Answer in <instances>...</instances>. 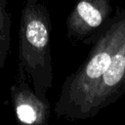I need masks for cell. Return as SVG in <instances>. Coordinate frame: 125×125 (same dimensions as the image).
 Here are the masks:
<instances>
[{
  "mask_svg": "<svg viewBox=\"0 0 125 125\" xmlns=\"http://www.w3.org/2000/svg\"><path fill=\"white\" fill-rule=\"evenodd\" d=\"M125 39V7L119 9L93 41V46L75 71L62 83L55 104L58 119L79 121L94 89L108 69L112 58Z\"/></svg>",
  "mask_w": 125,
  "mask_h": 125,
  "instance_id": "1",
  "label": "cell"
},
{
  "mask_svg": "<svg viewBox=\"0 0 125 125\" xmlns=\"http://www.w3.org/2000/svg\"><path fill=\"white\" fill-rule=\"evenodd\" d=\"M51 30V16L45 3L25 0L20 20L18 71L26 76L35 94L44 100H48L54 78Z\"/></svg>",
  "mask_w": 125,
  "mask_h": 125,
  "instance_id": "2",
  "label": "cell"
},
{
  "mask_svg": "<svg viewBox=\"0 0 125 125\" xmlns=\"http://www.w3.org/2000/svg\"><path fill=\"white\" fill-rule=\"evenodd\" d=\"M112 0H77L65 20L66 36L72 43L90 44L110 20Z\"/></svg>",
  "mask_w": 125,
  "mask_h": 125,
  "instance_id": "3",
  "label": "cell"
},
{
  "mask_svg": "<svg viewBox=\"0 0 125 125\" xmlns=\"http://www.w3.org/2000/svg\"><path fill=\"white\" fill-rule=\"evenodd\" d=\"M125 94V39L115 52L110 65L94 89L79 121L93 118Z\"/></svg>",
  "mask_w": 125,
  "mask_h": 125,
  "instance_id": "4",
  "label": "cell"
},
{
  "mask_svg": "<svg viewBox=\"0 0 125 125\" xmlns=\"http://www.w3.org/2000/svg\"><path fill=\"white\" fill-rule=\"evenodd\" d=\"M13 107L21 125H48L51 116L49 100L37 96L26 76L18 71L15 83L10 88Z\"/></svg>",
  "mask_w": 125,
  "mask_h": 125,
  "instance_id": "5",
  "label": "cell"
},
{
  "mask_svg": "<svg viewBox=\"0 0 125 125\" xmlns=\"http://www.w3.org/2000/svg\"><path fill=\"white\" fill-rule=\"evenodd\" d=\"M12 18L7 0H0V68H4L11 45Z\"/></svg>",
  "mask_w": 125,
  "mask_h": 125,
  "instance_id": "6",
  "label": "cell"
}]
</instances>
